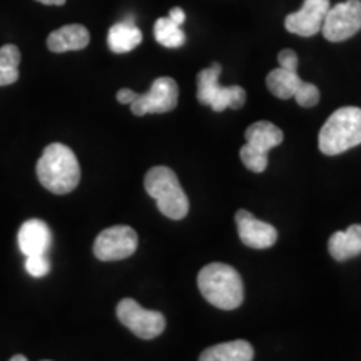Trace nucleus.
<instances>
[{"label": "nucleus", "mask_w": 361, "mask_h": 361, "mask_svg": "<svg viewBox=\"0 0 361 361\" xmlns=\"http://www.w3.org/2000/svg\"><path fill=\"white\" fill-rule=\"evenodd\" d=\"M135 97H137V94L130 89H121L119 92H117V101L121 104H129L130 106V104L135 101Z\"/></svg>", "instance_id": "nucleus-22"}, {"label": "nucleus", "mask_w": 361, "mask_h": 361, "mask_svg": "<svg viewBox=\"0 0 361 361\" xmlns=\"http://www.w3.org/2000/svg\"><path fill=\"white\" fill-rule=\"evenodd\" d=\"M278 61V69L271 71L266 78L269 92L283 101L296 99L301 107H314L319 102V89L298 75V54L291 49H284L279 52Z\"/></svg>", "instance_id": "nucleus-3"}, {"label": "nucleus", "mask_w": 361, "mask_h": 361, "mask_svg": "<svg viewBox=\"0 0 361 361\" xmlns=\"http://www.w3.org/2000/svg\"><path fill=\"white\" fill-rule=\"evenodd\" d=\"M17 241L25 256H40L47 255L49 247L52 245V234L44 221L29 219L20 226Z\"/></svg>", "instance_id": "nucleus-14"}, {"label": "nucleus", "mask_w": 361, "mask_h": 361, "mask_svg": "<svg viewBox=\"0 0 361 361\" xmlns=\"http://www.w3.org/2000/svg\"><path fill=\"white\" fill-rule=\"evenodd\" d=\"M201 295L219 310H236L245 300V286L239 273L224 263H211L197 274Z\"/></svg>", "instance_id": "nucleus-2"}, {"label": "nucleus", "mask_w": 361, "mask_h": 361, "mask_svg": "<svg viewBox=\"0 0 361 361\" xmlns=\"http://www.w3.org/2000/svg\"><path fill=\"white\" fill-rule=\"evenodd\" d=\"M137 233L129 226H112L104 229L94 243V255L101 261H121L137 250Z\"/></svg>", "instance_id": "nucleus-11"}, {"label": "nucleus", "mask_w": 361, "mask_h": 361, "mask_svg": "<svg viewBox=\"0 0 361 361\" xmlns=\"http://www.w3.org/2000/svg\"><path fill=\"white\" fill-rule=\"evenodd\" d=\"M142 42V32L134 24L119 22L109 29L107 44L114 54H128Z\"/></svg>", "instance_id": "nucleus-18"}, {"label": "nucleus", "mask_w": 361, "mask_h": 361, "mask_svg": "<svg viewBox=\"0 0 361 361\" xmlns=\"http://www.w3.org/2000/svg\"><path fill=\"white\" fill-rule=\"evenodd\" d=\"M20 51L17 45L7 44L0 47V87L19 80Z\"/></svg>", "instance_id": "nucleus-19"}, {"label": "nucleus", "mask_w": 361, "mask_h": 361, "mask_svg": "<svg viewBox=\"0 0 361 361\" xmlns=\"http://www.w3.org/2000/svg\"><path fill=\"white\" fill-rule=\"evenodd\" d=\"M25 269L30 276L44 278V276H47L49 271H51V261H49L47 255L27 256Z\"/></svg>", "instance_id": "nucleus-21"}, {"label": "nucleus", "mask_w": 361, "mask_h": 361, "mask_svg": "<svg viewBox=\"0 0 361 361\" xmlns=\"http://www.w3.org/2000/svg\"><path fill=\"white\" fill-rule=\"evenodd\" d=\"M329 11V0H305L303 7L284 19L288 32L311 37L322 30L324 17Z\"/></svg>", "instance_id": "nucleus-12"}, {"label": "nucleus", "mask_w": 361, "mask_h": 361, "mask_svg": "<svg viewBox=\"0 0 361 361\" xmlns=\"http://www.w3.org/2000/svg\"><path fill=\"white\" fill-rule=\"evenodd\" d=\"M90 42V34L84 25L71 24L54 30L47 37V47L51 52L62 54L69 51H82Z\"/></svg>", "instance_id": "nucleus-15"}, {"label": "nucleus", "mask_w": 361, "mask_h": 361, "mask_svg": "<svg viewBox=\"0 0 361 361\" xmlns=\"http://www.w3.org/2000/svg\"><path fill=\"white\" fill-rule=\"evenodd\" d=\"M144 188L157 202V207L166 218L174 221L186 218L189 213V200L173 169L166 166L151 168L144 178Z\"/></svg>", "instance_id": "nucleus-5"}, {"label": "nucleus", "mask_w": 361, "mask_h": 361, "mask_svg": "<svg viewBox=\"0 0 361 361\" xmlns=\"http://www.w3.org/2000/svg\"><path fill=\"white\" fill-rule=\"evenodd\" d=\"M169 19L174 20L178 25H183L184 20H186V13H184V11L180 7H174V8H171Z\"/></svg>", "instance_id": "nucleus-23"}, {"label": "nucleus", "mask_w": 361, "mask_h": 361, "mask_svg": "<svg viewBox=\"0 0 361 361\" xmlns=\"http://www.w3.org/2000/svg\"><path fill=\"white\" fill-rule=\"evenodd\" d=\"M255 350L245 340H234L206 348L200 356V361H252Z\"/></svg>", "instance_id": "nucleus-17"}, {"label": "nucleus", "mask_w": 361, "mask_h": 361, "mask_svg": "<svg viewBox=\"0 0 361 361\" xmlns=\"http://www.w3.org/2000/svg\"><path fill=\"white\" fill-rule=\"evenodd\" d=\"M116 313L119 322L142 340H154L166 329L164 314L154 310H144L133 298H124L117 305Z\"/></svg>", "instance_id": "nucleus-8"}, {"label": "nucleus", "mask_w": 361, "mask_h": 361, "mask_svg": "<svg viewBox=\"0 0 361 361\" xmlns=\"http://www.w3.org/2000/svg\"><path fill=\"white\" fill-rule=\"evenodd\" d=\"M245 137L246 144L239 151L243 164L252 173H263L268 168V152L283 142V130L268 121H258L246 129Z\"/></svg>", "instance_id": "nucleus-7"}, {"label": "nucleus", "mask_w": 361, "mask_h": 361, "mask_svg": "<svg viewBox=\"0 0 361 361\" xmlns=\"http://www.w3.org/2000/svg\"><path fill=\"white\" fill-rule=\"evenodd\" d=\"M154 37L157 42L164 47L178 49L186 42V34L180 29V25L171 20L169 17H161L154 24Z\"/></svg>", "instance_id": "nucleus-20"}, {"label": "nucleus", "mask_w": 361, "mask_h": 361, "mask_svg": "<svg viewBox=\"0 0 361 361\" xmlns=\"http://www.w3.org/2000/svg\"><path fill=\"white\" fill-rule=\"evenodd\" d=\"M37 2L44 4V6H64L66 0H37Z\"/></svg>", "instance_id": "nucleus-24"}, {"label": "nucleus", "mask_w": 361, "mask_h": 361, "mask_svg": "<svg viewBox=\"0 0 361 361\" xmlns=\"http://www.w3.org/2000/svg\"><path fill=\"white\" fill-rule=\"evenodd\" d=\"M328 251L336 261H348L361 255V224H351L345 231L331 234L328 241Z\"/></svg>", "instance_id": "nucleus-16"}, {"label": "nucleus", "mask_w": 361, "mask_h": 361, "mask_svg": "<svg viewBox=\"0 0 361 361\" xmlns=\"http://www.w3.org/2000/svg\"><path fill=\"white\" fill-rule=\"evenodd\" d=\"M319 151L326 156H338L361 144V109L341 107L328 117L319 130Z\"/></svg>", "instance_id": "nucleus-4"}, {"label": "nucleus", "mask_w": 361, "mask_h": 361, "mask_svg": "<svg viewBox=\"0 0 361 361\" xmlns=\"http://www.w3.org/2000/svg\"><path fill=\"white\" fill-rule=\"evenodd\" d=\"M11 361H27V358H25V356H22V355H16Z\"/></svg>", "instance_id": "nucleus-25"}, {"label": "nucleus", "mask_w": 361, "mask_h": 361, "mask_svg": "<svg viewBox=\"0 0 361 361\" xmlns=\"http://www.w3.org/2000/svg\"><path fill=\"white\" fill-rule=\"evenodd\" d=\"M179 101V87L173 78H159L152 82L146 94H137L135 101L130 104L134 116L166 114L176 109Z\"/></svg>", "instance_id": "nucleus-10"}, {"label": "nucleus", "mask_w": 361, "mask_h": 361, "mask_svg": "<svg viewBox=\"0 0 361 361\" xmlns=\"http://www.w3.org/2000/svg\"><path fill=\"white\" fill-rule=\"evenodd\" d=\"M361 30V0H346L329 7L322 32L329 42H343Z\"/></svg>", "instance_id": "nucleus-9"}, {"label": "nucleus", "mask_w": 361, "mask_h": 361, "mask_svg": "<svg viewBox=\"0 0 361 361\" xmlns=\"http://www.w3.org/2000/svg\"><path fill=\"white\" fill-rule=\"evenodd\" d=\"M37 178L54 194L74 191L80 180V166L74 151L61 142L45 147L37 161Z\"/></svg>", "instance_id": "nucleus-1"}, {"label": "nucleus", "mask_w": 361, "mask_h": 361, "mask_svg": "<svg viewBox=\"0 0 361 361\" xmlns=\"http://www.w3.org/2000/svg\"><path fill=\"white\" fill-rule=\"evenodd\" d=\"M234 218H236L239 239L246 246L255 247V250H266V247H271L276 243V228L255 218L250 211L239 209Z\"/></svg>", "instance_id": "nucleus-13"}, {"label": "nucleus", "mask_w": 361, "mask_h": 361, "mask_svg": "<svg viewBox=\"0 0 361 361\" xmlns=\"http://www.w3.org/2000/svg\"><path fill=\"white\" fill-rule=\"evenodd\" d=\"M219 75L221 66L218 62L197 74V101L202 106H209L214 112L241 109L246 102V90L241 85L223 87L219 84Z\"/></svg>", "instance_id": "nucleus-6"}]
</instances>
